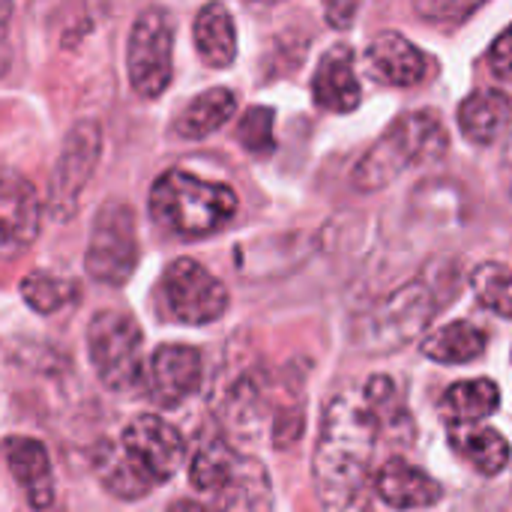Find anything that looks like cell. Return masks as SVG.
I'll return each instance as SVG.
<instances>
[{
  "label": "cell",
  "instance_id": "obj_1",
  "mask_svg": "<svg viewBox=\"0 0 512 512\" xmlns=\"http://www.w3.org/2000/svg\"><path fill=\"white\" fill-rule=\"evenodd\" d=\"M378 432L381 426L360 390H342L327 402L312 456V480L321 510L369 512Z\"/></svg>",
  "mask_w": 512,
  "mask_h": 512
},
{
  "label": "cell",
  "instance_id": "obj_2",
  "mask_svg": "<svg viewBox=\"0 0 512 512\" xmlns=\"http://www.w3.org/2000/svg\"><path fill=\"white\" fill-rule=\"evenodd\" d=\"M459 270L453 264H438L420 273L414 282L402 285L390 297H384L375 309L357 318L354 345L366 354H390L423 336L438 309L459 294Z\"/></svg>",
  "mask_w": 512,
  "mask_h": 512
},
{
  "label": "cell",
  "instance_id": "obj_3",
  "mask_svg": "<svg viewBox=\"0 0 512 512\" xmlns=\"http://www.w3.org/2000/svg\"><path fill=\"white\" fill-rule=\"evenodd\" d=\"M450 147L447 129L432 111H408L363 153L351 171L357 192H378L414 165H435Z\"/></svg>",
  "mask_w": 512,
  "mask_h": 512
},
{
  "label": "cell",
  "instance_id": "obj_4",
  "mask_svg": "<svg viewBox=\"0 0 512 512\" xmlns=\"http://www.w3.org/2000/svg\"><path fill=\"white\" fill-rule=\"evenodd\" d=\"M237 195L225 183L171 168L150 189V216L177 237H207L237 216Z\"/></svg>",
  "mask_w": 512,
  "mask_h": 512
},
{
  "label": "cell",
  "instance_id": "obj_5",
  "mask_svg": "<svg viewBox=\"0 0 512 512\" xmlns=\"http://www.w3.org/2000/svg\"><path fill=\"white\" fill-rule=\"evenodd\" d=\"M189 483L210 495L216 512H270L273 489L261 462L237 456L222 438L204 441L189 462Z\"/></svg>",
  "mask_w": 512,
  "mask_h": 512
},
{
  "label": "cell",
  "instance_id": "obj_6",
  "mask_svg": "<svg viewBox=\"0 0 512 512\" xmlns=\"http://www.w3.org/2000/svg\"><path fill=\"white\" fill-rule=\"evenodd\" d=\"M138 267L135 213L126 201H105L90 225L84 270L93 282L120 288Z\"/></svg>",
  "mask_w": 512,
  "mask_h": 512
},
{
  "label": "cell",
  "instance_id": "obj_7",
  "mask_svg": "<svg viewBox=\"0 0 512 512\" xmlns=\"http://www.w3.org/2000/svg\"><path fill=\"white\" fill-rule=\"evenodd\" d=\"M141 345V327L126 312L102 309L87 324V354L108 390H129L138 378H144Z\"/></svg>",
  "mask_w": 512,
  "mask_h": 512
},
{
  "label": "cell",
  "instance_id": "obj_8",
  "mask_svg": "<svg viewBox=\"0 0 512 512\" xmlns=\"http://www.w3.org/2000/svg\"><path fill=\"white\" fill-rule=\"evenodd\" d=\"M171 54H174V18L162 6L144 9L129 33L126 72L138 96L156 99L171 84Z\"/></svg>",
  "mask_w": 512,
  "mask_h": 512
},
{
  "label": "cell",
  "instance_id": "obj_9",
  "mask_svg": "<svg viewBox=\"0 0 512 512\" xmlns=\"http://www.w3.org/2000/svg\"><path fill=\"white\" fill-rule=\"evenodd\" d=\"M159 291L168 315L189 327L213 324L228 309V288L195 258L171 261L162 273Z\"/></svg>",
  "mask_w": 512,
  "mask_h": 512
},
{
  "label": "cell",
  "instance_id": "obj_10",
  "mask_svg": "<svg viewBox=\"0 0 512 512\" xmlns=\"http://www.w3.org/2000/svg\"><path fill=\"white\" fill-rule=\"evenodd\" d=\"M102 156V129L93 120H81L69 129L63 150L57 156L54 174L48 180V213L57 222L75 216L81 195Z\"/></svg>",
  "mask_w": 512,
  "mask_h": 512
},
{
  "label": "cell",
  "instance_id": "obj_11",
  "mask_svg": "<svg viewBox=\"0 0 512 512\" xmlns=\"http://www.w3.org/2000/svg\"><path fill=\"white\" fill-rule=\"evenodd\" d=\"M123 450L129 453V459L159 486L165 480H171L180 465H183V456H186V444H183V435L165 423L162 417L156 414H141L135 417L126 429H123V438H120Z\"/></svg>",
  "mask_w": 512,
  "mask_h": 512
},
{
  "label": "cell",
  "instance_id": "obj_12",
  "mask_svg": "<svg viewBox=\"0 0 512 512\" xmlns=\"http://www.w3.org/2000/svg\"><path fill=\"white\" fill-rule=\"evenodd\" d=\"M204 381L201 351L192 345H159L144 369L147 393L156 405L177 408L198 393Z\"/></svg>",
  "mask_w": 512,
  "mask_h": 512
},
{
  "label": "cell",
  "instance_id": "obj_13",
  "mask_svg": "<svg viewBox=\"0 0 512 512\" xmlns=\"http://www.w3.org/2000/svg\"><path fill=\"white\" fill-rule=\"evenodd\" d=\"M363 60L366 72L387 87H417L429 75V57L396 30L378 33L369 42Z\"/></svg>",
  "mask_w": 512,
  "mask_h": 512
},
{
  "label": "cell",
  "instance_id": "obj_14",
  "mask_svg": "<svg viewBox=\"0 0 512 512\" xmlns=\"http://www.w3.org/2000/svg\"><path fill=\"white\" fill-rule=\"evenodd\" d=\"M0 222H3V258H15L24 252L42 225V207L39 192L30 180L15 174L12 168L3 171V189H0Z\"/></svg>",
  "mask_w": 512,
  "mask_h": 512
},
{
  "label": "cell",
  "instance_id": "obj_15",
  "mask_svg": "<svg viewBox=\"0 0 512 512\" xmlns=\"http://www.w3.org/2000/svg\"><path fill=\"white\" fill-rule=\"evenodd\" d=\"M375 495L393 510H426L444 498V486L408 459H387L375 471Z\"/></svg>",
  "mask_w": 512,
  "mask_h": 512
},
{
  "label": "cell",
  "instance_id": "obj_16",
  "mask_svg": "<svg viewBox=\"0 0 512 512\" xmlns=\"http://www.w3.org/2000/svg\"><path fill=\"white\" fill-rule=\"evenodd\" d=\"M312 99L324 111L348 114L360 105L363 90L354 72V51L351 45H333L315 69L312 78Z\"/></svg>",
  "mask_w": 512,
  "mask_h": 512
},
{
  "label": "cell",
  "instance_id": "obj_17",
  "mask_svg": "<svg viewBox=\"0 0 512 512\" xmlns=\"http://www.w3.org/2000/svg\"><path fill=\"white\" fill-rule=\"evenodd\" d=\"M6 465L21 492L27 495L33 510H48L54 504V477H51V459L48 450L36 438L9 435L3 441Z\"/></svg>",
  "mask_w": 512,
  "mask_h": 512
},
{
  "label": "cell",
  "instance_id": "obj_18",
  "mask_svg": "<svg viewBox=\"0 0 512 512\" xmlns=\"http://www.w3.org/2000/svg\"><path fill=\"white\" fill-rule=\"evenodd\" d=\"M512 120V99L504 90H474L459 105V129L471 144H495Z\"/></svg>",
  "mask_w": 512,
  "mask_h": 512
},
{
  "label": "cell",
  "instance_id": "obj_19",
  "mask_svg": "<svg viewBox=\"0 0 512 512\" xmlns=\"http://www.w3.org/2000/svg\"><path fill=\"white\" fill-rule=\"evenodd\" d=\"M450 447L483 477H498L510 465V444L492 426H453Z\"/></svg>",
  "mask_w": 512,
  "mask_h": 512
},
{
  "label": "cell",
  "instance_id": "obj_20",
  "mask_svg": "<svg viewBox=\"0 0 512 512\" xmlns=\"http://www.w3.org/2000/svg\"><path fill=\"white\" fill-rule=\"evenodd\" d=\"M93 471L102 489L120 501H138L156 489V483L129 459L123 444H102L93 456Z\"/></svg>",
  "mask_w": 512,
  "mask_h": 512
},
{
  "label": "cell",
  "instance_id": "obj_21",
  "mask_svg": "<svg viewBox=\"0 0 512 512\" xmlns=\"http://www.w3.org/2000/svg\"><path fill=\"white\" fill-rule=\"evenodd\" d=\"M195 48L198 57L213 66V69H225L234 63L237 57V30L231 21V12L222 3H207L198 9L195 15Z\"/></svg>",
  "mask_w": 512,
  "mask_h": 512
},
{
  "label": "cell",
  "instance_id": "obj_22",
  "mask_svg": "<svg viewBox=\"0 0 512 512\" xmlns=\"http://www.w3.org/2000/svg\"><path fill=\"white\" fill-rule=\"evenodd\" d=\"M501 405V390L489 378H474V381H456L444 396H441V417L453 426H471L477 420H486L498 411Z\"/></svg>",
  "mask_w": 512,
  "mask_h": 512
},
{
  "label": "cell",
  "instance_id": "obj_23",
  "mask_svg": "<svg viewBox=\"0 0 512 512\" xmlns=\"http://www.w3.org/2000/svg\"><path fill=\"white\" fill-rule=\"evenodd\" d=\"M237 111V96L228 87H213L204 90L201 96H195L189 105H183V111L174 117V132L180 138H204L210 132H216L219 126H225Z\"/></svg>",
  "mask_w": 512,
  "mask_h": 512
},
{
  "label": "cell",
  "instance_id": "obj_24",
  "mask_svg": "<svg viewBox=\"0 0 512 512\" xmlns=\"http://www.w3.org/2000/svg\"><path fill=\"white\" fill-rule=\"evenodd\" d=\"M486 345H489V339L477 324L453 321V324L435 330L432 336H426L423 354L444 366H465V363L480 360L486 354Z\"/></svg>",
  "mask_w": 512,
  "mask_h": 512
},
{
  "label": "cell",
  "instance_id": "obj_25",
  "mask_svg": "<svg viewBox=\"0 0 512 512\" xmlns=\"http://www.w3.org/2000/svg\"><path fill=\"white\" fill-rule=\"evenodd\" d=\"M21 297L24 303L39 315H54L78 300V285L72 279H60L45 270H33L21 279Z\"/></svg>",
  "mask_w": 512,
  "mask_h": 512
},
{
  "label": "cell",
  "instance_id": "obj_26",
  "mask_svg": "<svg viewBox=\"0 0 512 512\" xmlns=\"http://www.w3.org/2000/svg\"><path fill=\"white\" fill-rule=\"evenodd\" d=\"M471 288L477 294V300L492 312V315H501V318H512V270L498 264V261H489V264H480L471 276Z\"/></svg>",
  "mask_w": 512,
  "mask_h": 512
},
{
  "label": "cell",
  "instance_id": "obj_27",
  "mask_svg": "<svg viewBox=\"0 0 512 512\" xmlns=\"http://www.w3.org/2000/svg\"><path fill=\"white\" fill-rule=\"evenodd\" d=\"M273 120H276V111H273V108H264V105L246 108L243 117L237 120V138H240V144H243L249 153H255V156L273 153V150H276Z\"/></svg>",
  "mask_w": 512,
  "mask_h": 512
},
{
  "label": "cell",
  "instance_id": "obj_28",
  "mask_svg": "<svg viewBox=\"0 0 512 512\" xmlns=\"http://www.w3.org/2000/svg\"><path fill=\"white\" fill-rule=\"evenodd\" d=\"M414 9L420 18H426L432 24L459 27L480 9V3L477 0H420V3H414Z\"/></svg>",
  "mask_w": 512,
  "mask_h": 512
},
{
  "label": "cell",
  "instance_id": "obj_29",
  "mask_svg": "<svg viewBox=\"0 0 512 512\" xmlns=\"http://www.w3.org/2000/svg\"><path fill=\"white\" fill-rule=\"evenodd\" d=\"M489 66H492V75H498L501 81H512V24L492 42Z\"/></svg>",
  "mask_w": 512,
  "mask_h": 512
},
{
  "label": "cell",
  "instance_id": "obj_30",
  "mask_svg": "<svg viewBox=\"0 0 512 512\" xmlns=\"http://www.w3.org/2000/svg\"><path fill=\"white\" fill-rule=\"evenodd\" d=\"M324 12H327V21H330L333 27L345 30V27H351V21H354V15H357V3H327Z\"/></svg>",
  "mask_w": 512,
  "mask_h": 512
},
{
  "label": "cell",
  "instance_id": "obj_31",
  "mask_svg": "<svg viewBox=\"0 0 512 512\" xmlns=\"http://www.w3.org/2000/svg\"><path fill=\"white\" fill-rule=\"evenodd\" d=\"M165 512H210L204 504H195V501H174Z\"/></svg>",
  "mask_w": 512,
  "mask_h": 512
},
{
  "label": "cell",
  "instance_id": "obj_32",
  "mask_svg": "<svg viewBox=\"0 0 512 512\" xmlns=\"http://www.w3.org/2000/svg\"><path fill=\"white\" fill-rule=\"evenodd\" d=\"M510 162H512V141H510Z\"/></svg>",
  "mask_w": 512,
  "mask_h": 512
}]
</instances>
